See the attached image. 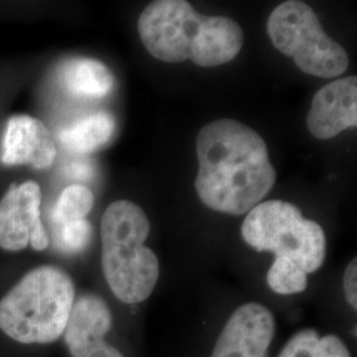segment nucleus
I'll list each match as a JSON object with an SVG mask.
<instances>
[{"label": "nucleus", "mask_w": 357, "mask_h": 357, "mask_svg": "<svg viewBox=\"0 0 357 357\" xmlns=\"http://www.w3.org/2000/svg\"><path fill=\"white\" fill-rule=\"evenodd\" d=\"M199 174L195 188L208 208L245 215L262 202L275 184L277 172L264 138L234 119H217L196 138Z\"/></svg>", "instance_id": "f257e3e1"}, {"label": "nucleus", "mask_w": 357, "mask_h": 357, "mask_svg": "<svg viewBox=\"0 0 357 357\" xmlns=\"http://www.w3.org/2000/svg\"><path fill=\"white\" fill-rule=\"evenodd\" d=\"M150 230L149 217L132 202H114L103 213V275L115 296L128 305L146 301L159 280V259L144 246Z\"/></svg>", "instance_id": "f03ea898"}, {"label": "nucleus", "mask_w": 357, "mask_h": 357, "mask_svg": "<svg viewBox=\"0 0 357 357\" xmlns=\"http://www.w3.org/2000/svg\"><path fill=\"white\" fill-rule=\"evenodd\" d=\"M76 289L61 268L28 271L0 299V330L22 344H50L64 335Z\"/></svg>", "instance_id": "7ed1b4c3"}, {"label": "nucleus", "mask_w": 357, "mask_h": 357, "mask_svg": "<svg viewBox=\"0 0 357 357\" xmlns=\"http://www.w3.org/2000/svg\"><path fill=\"white\" fill-rule=\"evenodd\" d=\"M243 241L258 252H271L307 275L321 268L326 236L318 222L307 220L295 205L268 200L255 206L243 220Z\"/></svg>", "instance_id": "20e7f679"}, {"label": "nucleus", "mask_w": 357, "mask_h": 357, "mask_svg": "<svg viewBox=\"0 0 357 357\" xmlns=\"http://www.w3.org/2000/svg\"><path fill=\"white\" fill-rule=\"evenodd\" d=\"M268 33L274 47L293 57L306 75L335 78L348 68V53L324 32L317 13L305 1L280 4L268 16Z\"/></svg>", "instance_id": "39448f33"}, {"label": "nucleus", "mask_w": 357, "mask_h": 357, "mask_svg": "<svg viewBox=\"0 0 357 357\" xmlns=\"http://www.w3.org/2000/svg\"><path fill=\"white\" fill-rule=\"evenodd\" d=\"M204 16L185 0H156L138 19V32L149 53L163 63L191 60L193 43Z\"/></svg>", "instance_id": "423d86ee"}, {"label": "nucleus", "mask_w": 357, "mask_h": 357, "mask_svg": "<svg viewBox=\"0 0 357 357\" xmlns=\"http://www.w3.org/2000/svg\"><path fill=\"white\" fill-rule=\"evenodd\" d=\"M40 206L41 190L36 181L11 184L0 200V249L22 252L31 245L43 252L50 246Z\"/></svg>", "instance_id": "0eeeda50"}, {"label": "nucleus", "mask_w": 357, "mask_h": 357, "mask_svg": "<svg viewBox=\"0 0 357 357\" xmlns=\"http://www.w3.org/2000/svg\"><path fill=\"white\" fill-rule=\"evenodd\" d=\"M274 335L275 319L271 311L259 303H246L224 326L212 357H268Z\"/></svg>", "instance_id": "6e6552de"}, {"label": "nucleus", "mask_w": 357, "mask_h": 357, "mask_svg": "<svg viewBox=\"0 0 357 357\" xmlns=\"http://www.w3.org/2000/svg\"><path fill=\"white\" fill-rule=\"evenodd\" d=\"M356 126V77L335 79L317 91L307 115V128L312 137L328 141Z\"/></svg>", "instance_id": "1a4fd4ad"}, {"label": "nucleus", "mask_w": 357, "mask_h": 357, "mask_svg": "<svg viewBox=\"0 0 357 357\" xmlns=\"http://www.w3.org/2000/svg\"><path fill=\"white\" fill-rule=\"evenodd\" d=\"M54 159L56 144L41 121L26 114L13 115L8 119L0 158L3 165H28L44 169L50 168Z\"/></svg>", "instance_id": "9d476101"}, {"label": "nucleus", "mask_w": 357, "mask_h": 357, "mask_svg": "<svg viewBox=\"0 0 357 357\" xmlns=\"http://www.w3.org/2000/svg\"><path fill=\"white\" fill-rule=\"evenodd\" d=\"M112 311L101 296L85 294L75 302L65 327V343L72 357L88 356L107 344L105 336L112 330Z\"/></svg>", "instance_id": "9b49d317"}, {"label": "nucleus", "mask_w": 357, "mask_h": 357, "mask_svg": "<svg viewBox=\"0 0 357 357\" xmlns=\"http://www.w3.org/2000/svg\"><path fill=\"white\" fill-rule=\"evenodd\" d=\"M241 26L227 16H204L192 48L191 60L203 68L227 64L243 45Z\"/></svg>", "instance_id": "f8f14e48"}, {"label": "nucleus", "mask_w": 357, "mask_h": 357, "mask_svg": "<svg viewBox=\"0 0 357 357\" xmlns=\"http://www.w3.org/2000/svg\"><path fill=\"white\" fill-rule=\"evenodd\" d=\"M60 82L72 96L101 98L113 89L114 77L101 61L77 57L63 64L60 69Z\"/></svg>", "instance_id": "ddd939ff"}, {"label": "nucleus", "mask_w": 357, "mask_h": 357, "mask_svg": "<svg viewBox=\"0 0 357 357\" xmlns=\"http://www.w3.org/2000/svg\"><path fill=\"white\" fill-rule=\"evenodd\" d=\"M114 116L109 113H96L66 128L59 138L66 150L89 153L101 149L114 135Z\"/></svg>", "instance_id": "4468645a"}, {"label": "nucleus", "mask_w": 357, "mask_h": 357, "mask_svg": "<svg viewBox=\"0 0 357 357\" xmlns=\"http://www.w3.org/2000/svg\"><path fill=\"white\" fill-rule=\"evenodd\" d=\"M278 357H351V354L337 336L303 330L294 335Z\"/></svg>", "instance_id": "2eb2a0df"}, {"label": "nucleus", "mask_w": 357, "mask_h": 357, "mask_svg": "<svg viewBox=\"0 0 357 357\" xmlns=\"http://www.w3.org/2000/svg\"><path fill=\"white\" fill-rule=\"evenodd\" d=\"M93 204L94 196L88 187L79 184L69 185L60 195L53 211V217L61 225L84 220L91 211Z\"/></svg>", "instance_id": "dca6fc26"}, {"label": "nucleus", "mask_w": 357, "mask_h": 357, "mask_svg": "<svg viewBox=\"0 0 357 357\" xmlns=\"http://www.w3.org/2000/svg\"><path fill=\"white\" fill-rule=\"evenodd\" d=\"M266 281L274 293L291 295L306 290L307 274L289 261L275 259L268 268Z\"/></svg>", "instance_id": "f3484780"}, {"label": "nucleus", "mask_w": 357, "mask_h": 357, "mask_svg": "<svg viewBox=\"0 0 357 357\" xmlns=\"http://www.w3.org/2000/svg\"><path fill=\"white\" fill-rule=\"evenodd\" d=\"M91 227L84 220H77L61 225L59 234V246L65 253L76 255L82 252L90 241Z\"/></svg>", "instance_id": "a211bd4d"}, {"label": "nucleus", "mask_w": 357, "mask_h": 357, "mask_svg": "<svg viewBox=\"0 0 357 357\" xmlns=\"http://www.w3.org/2000/svg\"><path fill=\"white\" fill-rule=\"evenodd\" d=\"M344 294L348 303L354 310L357 308V261L354 258L344 273Z\"/></svg>", "instance_id": "6ab92c4d"}, {"label": "nucleus", "mask_w": 357, "mask_h": 357, "mask_svg": "<svg viewBox=\"0 0 357 357\" xmlns=\"http://www.w3.org/2000/svg\"><path fill=\"white\" fill-rule=\"evenodd\" d=\"M94 174V168L90 166L89 163H72L68 167V175L70 178L88 180Z\"/></svg>", "instance_id": "aec40b11"}]
</instances>
